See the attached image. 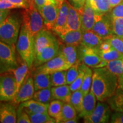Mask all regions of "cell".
<instances>
[{
    "label": "cell",
    "instance_id": "277c9868",
    "mask_svg": "<svg viewBox=\"0 0 123 123\" xmlns=\"http://www.w3.org/2000/svg\"><path fill=\"white\" fill-rule=\"evenodd\" d=\"M22 25L25 26L33 37L45 27L43 19L34 0L29 1V7L22 12Z\"/></svg>",
    "mask_w": 123,
    "mask_h": 123
},
{
    "label": "cell",
    "instance_id": "83f0119b",
    "mask_svg": "<svg viewBox=\"0 0 123 123\" xmlns=\"http://www.w3.org/2000/svg\"><path fill=\"white\" fill-rule=\"evenodd\" d=\"M64 102L59 100H53L49 104L47 112L52 117L54 118L56 123H59L60 118Z\"/></svg>",
    "mask_w": 123,
    "mask_h": 123
},
{
    "label": "cell",
    "instance_id": "f6af8a7d",
    "mask_svg": "<svg viewBox=\"0 0 123 123\" xmlns=\"http://www.w3.org/2000/svg\"><path fill=\"white\" fill-rule=\"evenodd\" d=\"M110 123H123V112H115L112 114L110 119Z\"/></svg>",
    "mask_w": 123,
    "mask_h": 123
},
{
    "label": "cell",
    "instance_id": "ee69618b",
    "mask_svg": "<svg viewBox=\"0 0 123 123\" xmlns=\"http://www.w3.org/2000/svg\"><path fill=\"white\" fill-rule=\"evenodd\" d=\"M18 8L17 6L15 5L10 2V0H0V9L1 10H10V9Z\"/></svg>",
    "mask_w": 123,
    "mask_h": 123
},
{
    "label": "cell",
    "instance_id": "9f6ffc18",
    "mask_svg": "<svg viewBox=\"0 0 123 123\" xmlns=\"http://www.w3.org/2000/svg\"><path fill=\"white\" fill-rule=\"evenodd\" d=\"M58 1H61V2H63V1H64V0H57Z\"/></svg>",
    "mask_w": 123,
    "mask_h": 123
},
{
    "label": "cell",
    "instance_id": "4dcf8cb0",
    "mask_svg": "<svg viewBox=\"0 0 123 123\" xmlns=\"http://www.w3.org/2000/svg\"><path fill=\"white\" fill-rule=\"evenodd\" d=\"M33 99L43 103H49L53 100L51 87L36 91L34 94Z\"/></svg>",
    "mask_w": 123,
    "mask_h": 123
},
{
    "label": "cell",
    "instance_id": "74e56055",
    "mask_svg": "<svg viewBox=\"0 0 123 123\" xmlns=\"http://www.w3.org/2000/svg\"><path fill=\"white\" fill-rule=\"evenodd\" d=\"M85 71H84V64L80 63L79 66V73L78 76L75 79L74 81L70 84V90L72 92H74L75 91L79 90L80 89L81 84L83 81Z\"/></svg>",
    "mask_w": 123,
    "mask_h": 123
},
{
    "label": "cell",
    "instance_id": "d6a6232c",
    "mask_svg": "<svg viewBox=\"0 0 123 123\" xmlns=\"http://www.w3.org/2000/svg\"><path fill=\"white\" fill-rule=\"evenodd\" d=\"M92 9L95 14H105L110 13L112 10L109 0H96Z\"/></svg>",
    "mask_w": 123,
    "mask_h": 123
},
{
    "label": "cell",
    "instance_id": "5b68a950",
    "mask_svg": "<svg viewBox=\"0 0 123 123\" xmlns=\"http://www.w3.org/2000/svg\"><path fill=\"white\" fill-rule=\"evenodd\" d=\"M78 59L81 63L92 68L106 67L108 62L102 59L99 49L91 48L80 44L77 47Z\"/></svg>",
    "mask_w": 123,
    "mask_h": 123
},
{
    "label": "cell",
    "instance_id": "d4e9b609",
    "mask_svg": "<svg viewBox=\"0 0 123 123\" xmlns=\"http://www.w3.org/2000/svg\"><path fill=\"white\" fill-rule=\"evenodd\" d=\"M33 78L35 91L51 87L50 75L43 73H33Z\"/></svg>",
    "mask_w": 123,
    "mask_h": 123
},
{
    "label": "cell",
    "instance_id": "484cf974",
    "mask_svg": "<svg viewBox=\"0 0 123 123\" xmlns=\"http://www.w3.org/2000/svg\"><path fill=\"white\" fill-rule=\"evenodd\" d=\"M107 102L112 111L123 112V91L118 88L115 94L109 98Z\"/></svg>",
    "mask_w": 123,
    "mask_h": 123
},
{
    "label": "cell",
    "instance_id": "11a10c76",
    "mask_svg": "<svg viewBox=\"0 0 123 123\" xmlns=\"http://www.w3.org/2000/svg\"><path fill=\"white\" fill-rule=\"evenodd\" d=\"M77 122H78V119L77 118H75V119L69 120L66 121L65 123H75Z\"/></svg>",
    "mask_w": 123,
    "mask_h": 123
},
{
    "label": "cell",
    "instance_id": "f546056e",
    "mask_svg": "<svg viewBox=\"0 0 123 123\" xmlns=\"http://www.w3.org/2000/svg\"><path fill=\"white\" fill-rule=\"evenodd\" d=\"M84 71H85V74H84V79L80 90L82 92L84 96H85L90 92V90L91 87L93 71L90 68V67L86 66V64H84Z\"/></svg>",
    "mask_w": 123,
    "mask_h": 123
},
{
    "label": "cell",
    "instance_id": "7c38bea8",
    "mask_svg": "<svg viewBox=\"0 0 123 123\" xmlns=\"http://www.w3.org/2000/svg\"><path fill=\"white\" fill-rule=\"evenodd\" d=\"M59 50L60 44L58 41L47 46L35 55L33 67H38L53 59L59 54Z\"/></svg>",
    "mask_w": 123,
    "mask_h": 123
},
{
    "label": "cell",
    "instance_id": "ffe728a7",
    "mask_svg": "<svg viewBox=\"0 0 123 123\" xmlns=\"http://www.w3.org/2000/svg\"><path fill=\"white\" fill-rule=\"evenodd\" d=\"M103 41V38L97 34L93 30H90L83 32L80 44L91 48L99 49Z\"/></svg>",
    "mask_w": 123,
    "mask_h": 123
},
{
    "label": "cell",
    "instance_id": "d6986e66",
    "mask_svg": "<svg viewBox=\"0 0 123 123\" xmlns=\"http://www.w3.org/2000/svg\"><path fill=\"white\" fill-rule=\"evenodd\" d=\"M97 99L91 91L84 96L80 112L79 113L80 117L85 118L91 115L96 105Z\"/></svg>",
    "mask_w": 123,
    "mask_h": 123
},
{
    "label": "cell",
    "instance_id": "4316f807",
    "mask_svg": "<svg viewBox=\"0 0 123 123\" xmlns=\"http://www.w3.org/2000/svg\"><path fill=\"white\" fill-rule=\"evenodd\" d=\"M29 67L26 63L23 62L19 66H18L15 70H14L13 73L17 83V91H19L20 87L22 86L24 81L25 80L28 74Z\"/></svg>",
    "mask_w": 123,
    "mask_h": 123
},
{
    "label": "cell",
    "instance_id": "8d00e7d4",
    "mask_svg": "<svg viewBox=\"0 0 123 123\" xmlns=\"http://www.w3.org/2000/svg\"><path fill=\"white\" fill-rule=\"evenodd\" d=\"M80 62L77 60L76 63L73 66H71L67 70L66 73V81L67 84L70 85L75 80L76 77L78 76L79 73V66L80 64Z\"/></svg>",
    "mask_w": 123,
    "mask_h": 123
},
{
    "label": "cell",
    "instance_id": "f35d334b",
    "mask_svg": "<svg viewBox=\"0 0 123 123\" xmlns=\"http://www.w3.org/2000/svg\"><path fill=\"white\" fill-rule=\"evenodd\" d=\"M110 43L112 47L123 54V39L115 34H112L104 38Z\"/></svg>",
    "mask_w": 123,
    "mask_h": 123
},
{
    "label": "cell",
    "instance_id": "d590c367",
    "mask_svg": "<svg viewBox=\"0 0 123 123\" xmlns=\"http://www.w3.org/2000/svg\"><path fill=\"white\" fill-rule=\"evenodd\" d=\"M84 95L80 90L73 92L70 98V103L76 109L78 113L80 112Z\"/></svg>",
    "mask_w": 123,
    "mask_h": 123
},
{
    "label": "cell",
    "instance_id": "9c48e42d",
    "mask_svg": "<svg viewBox=\"0 0 123 123\" xmlns=\"http://www.w3.org/2000/svg\"><path fill=\"white\" fill-rule=\"evenodd\" d=\"M112 109L105 101H100L96 104L91 115L84 118L86 123H105L110 122L112 115Z\"/></svg>",
    "mask_w": 123,
    "mask_h": 123
},
{
    "label": "cell",
    "instance_id": "e575fe53",
    "mask_svg": "<svg viewBox=\"0 0 123 123\" xmlns=\"http://www.w3.org/2000/svg\"><path fill=\"white\" fill-rule=\"evenodd\" d=\"M108 70L117 76L123 75V59H119L109 61L106 66Z\"/></svg>",
    "mask_w": 123,
    "mask_h": 123
},
{
    "label": "cell",
    "instance_id": "f5cc1de1",
    "mask_svg": "<svg viewBox=\"0 0 123 123\" xmlns=\"http://www.w3.org/2000/svg\"><path fill=\"white\" fill-rule=\"evenodd\" d=\"M118 88L123 91V75L118 76Z\"/></svg>",
    "mask_w": 123,
    "mask_h": 123
},
{
    "label": "cell",
    "instance_id": "681fc988",
    "mask_svg": "<svg viewBox=\"0 0 123 123\" xmlns=\"http://www.w3.org/2000/svg\"><path fill=\"white\" fill-rule=\"evenodd\" d=\"M112 47V46L111 45L110 43L104 39L103 42L101 44L100 46L99 50L101 52H105L110 50Z\"/></svg>",
    "mask_w": 123,
    "mask_h": 123
},
{
    "label": "cell",
    "instance_id": "680465c9",
    "mask_svg": "<svg viewBox=\"0 0 123 123\" xmlns=\"http://www.w3.org/2000/svg\"><path fill=\"white\" fill-rule=\"evenodd\" d=\"M29 1H30V0H29Z\"/></svg>",
    "mask_w": 123,
    "mask_h": 123
},
{
    "label": "cell",
    "instance_id": "60d3db41",
    "mask_svg": "<svg viewBox=\"0 0 123 123\" xmlns=\"http://www.w3.org/2000/svg\"><path fill=\"white\" fill-rule=\"evenodd\" d=\"M100 55L102 59L107 62L113 61V60L123 59V54L119 53L118 51H117L113 47H112L110 50L107 51H100Z\"/></svg>",
    "mask_w": 123,
    "mask_h": 123
},
{
    "label": "cell",
    "instance_id": "e0dca14e",
    "mask_svg": "<svg viewBox=\"0 0 123 123\" xmlns=\"http://www.w3.org/2000/svg\"><path fill=\"white\" fill-rule=\"evenodd\" d=\"M81 30V17L79 10L69 4L67 21L63 30ZM62 30V31H63Z\"/></svg>",
    "mask_w": 123,
    "mask_h": 123
},
{
    "label": "cell",
    "instance_id": "816d5d0a",
    "mask_svg": "<svg viewBox=\"0 0 123 123\" xmlns=\"http://www.w3.org/2000/svg\"><path fill=\"white\" fill-rule=\"evenodd\" d=\"M123 0H109L111 9H112L113 7H116L118 5L120 4Z\"/></svg>",
    "mask_w": 123,
    "mask_h": 123
},
{
    "label": "cell",
    "instance_id": "7a4b0ae2",
    "mask_svg": "<svg viewBox=\"0 0 123 123\" xmlns=\"http://www.w3.org/2000/svg\"><path fill=\"white\" fill-rule=\"evenodd\" d=\"M17 50L29 68H31L35 57L34 39L28 29L22 24L17 42Z\"/></svg>",
    "mask_w": 123,
    "mask_h": 123
},
{
    "label": "cell",
    "instance_id": "52a82bcc",
    "mask_svg": "<svg viewBox=\"0 0 123 123\" xmlns=\"http://www.w3.org/2000/svg\"><path fill=\"white\" fill-rule=\"evenodd\" d=\"M17 93V83L13 74H0V101H12Z\"/></svg>",
    "mask_w": 123,
    "mask_h": 123
},
{
    "label": "cell",
    "instance_id": "ac0fdd59",
    "mask_svg": "<svg viewBox=\"0 0 123 123\" xmlns=\"http://www.w3.org/2000/svg\"><path fill=\"white\" fill-rule=\"evenodd\" d=\"M67 45L78 47L81 44L83 31L80 30H63L57 34Z\"/></svg>",
    "mask_w": 123,
    "mask_h": 123
},
{
    "label": "cell",
    "instance_id": "8992f818",
    "mask_svg": "<svg viewBox=\"0 0 123 123\" xmlns=\"http://www.w3.org/2000/svg\"><path fill=\"white\" fill-rule=\"evenodd\" d=\"M17 67L14 45L0 41V74L12 72Z\"/></svg>",
    "mask_w": 123,
    "mask_h": 123
},
{
    "label": "cell",
    "instance_id": "6f0895ef",
    "mask_svg": "<svg viewBox=\"0 0 123 123\" xmlns=\"http://www.w3.org/2000/svg\"></svg>",
    "mask_w": 123,
    "mask_h": 123
},
{
    "label": "cell",
    "instance_id": "2e32d148",
    "mask_svg": "<svg viewBox=\"0 0 123 123\" xmlns=\"http://www.w3.org/2000/svg\"><path fill=\"white\" fill-rule=\"evenodd\" d=\"M81 17V30L83 32L92 30L95 21V13L92 7L86 2L82 8L79 9Z\"/></svg>",
    "mask_w": 123,
    "mask_h": 123
},
{
    "label": "cell",
    "instance_id": "7dc6e473",
    "mask_svg": "<svg viewBox=\"0 0 123 123\" xmlns=\"http://www.w3.org/2000/svg\"><path fill=\"white\" fill-rule=\"evenodd\" d=\"M35 5L37 6L38 9L41 8L46 5L54 4L57 2V0H34Z\"/></svg>",
    "mask_w": 123,
    "mask_h": 123
},
{
    "label": "cell",
    "instance_id": "f1b7e54d",
    "mask_svg": "<svg viewBox=\"0 0 123 123\" xmlns=\"http://www.w3.org/2000/svg\"><path fill=\"white\" fill-rule=\"evenodd\" d=\"M77 113L76 109L70 103H64L62 110L59 123H65L69 120L77 118Z\"/></svg>",
    "mask_w": 123,
    "mask_h": 123
},
{
    "label": "cell",
    "instance_id": "7bdbcfd3",
    "mask_svg": "<svg viewBox=\"0 0 123 123\" xmlns=\"http://www.w3.org/2000/svg\"><path fill=\"white\" fill-rule=\"evenodd\" d=\"M110 13L111 17L123 18V1L116 7H113Z\"/></svg>",
    "mask_w": 123,
    "mask_h": 123
},
{
    "label": "cell",
    "instance_id": "4fadbf2b",
    "mask_svg": "<svg viewBox=\"0 0 123 123\" xmlns=\"http://www.w3.org/2000/svg\"><path fill=\"white\" fill-rule=\"evenodd\" d=\"M35 55L42 49L54 43L58 40L50 30L44 27L34 37Z\"/></svg>",
    "mask_w": 123,
    "mask_h": 123
},
{
    "label": "cell",
    "instance_id": "7402d4cb",
    "mask_svg": "<svg viewBox=\"0 0 123 123\" xmlns=\"http://www.w3.org/2000/svg\"><path fill=\"white\" fill-rule=\"evenodd\" d=\"M28 114L47 112L49 103H43L35 100L30 99L19 104Z\"/></svg>",
    "mask_w": 123,
    "mask_h": 123
},
{
    "label": "cell",
    "instance_id": "44dd1931",
    "mask_svg": "<svg viewBox=\"0 0 123 123\" xmlns=\"http://www.w3.org/2000/svg\"><path fill=\"white\" fill-rule=\"evenodd\" d=\"M69 4L70 3L66 0H64L62 2L56 23L53 30L56 34L61 33L65 27L67 15H68Z\"/></svg>",
    "mask_w": 123,
    "mask_h": 123
},
{
    "label": "cell",
    "instance_id": "bcb514c9",
    "mask_svg": "<svg viewBox=\"0 0 123 123\" xmlns=\"http://www.w3.org/2000/svg\"><path fill=\"white\" fill-rule=\"evenodd\" d=\"M10 2L17 6L18 8H28L29 6V0H10Z\"/></svg>",
    "mask_w": 123,
    "mask_h": 123
},
{
    "label": "cell",
    "instance_id": "836d02e7",
    "mask_svg": "<svg viewBox=\"0 0 123 123\" xmlns=\"http://www.w3.org/2000/svg\"><path fill=\"white\" fill-rule=\"evenodd\" d=\"M66 73L67 70H62L50 74L51 86L53 87H56L67 84Z\"/></svg>",
    "mask_w": 123,
    "mask_h": 123
},
{
    "label": "cell",
    "instance_id": "f907efd6",
    "mask_svg": "<svg viewBox=\"0 0 123 123\" xmlns=\"http://www.w3.org/2000/svg\"><path fill=\"white\" fill-rule=\"evenodd\" d=\"M10 14V10H1L0 9V24Z\"/></svg>",
    "mask_w": 123,
    "mask_h": 123
},
{
    "label": "cell",
    "instance_id": "ba28073f",
    "mask_svg": "<svg viewBox=\"0 0 123 123\" xmlns=\"http://www.w3.org/2000/svg\"><path fill=\"white\" fill-rule=\"evenodd\" d=\"M70 67L63 55L59 51V54L53 59L42 65L34 67L33 73H43L50 75L59 71L67 70Z\"/></svg>",
    "mask_w": 123,
    "mask_h": 123
},
{
    "label": "cell",
    "instance_id": "3957f363",
    "mask_svg": "<svg viewBox=\"0 0 123 123\" xmlns=\"http://www.w3.org/2000/svg\"><path fill=\"white\" fill-rule=\"evenodd\" d=\"M22 24V21L18 15L9 14L0 24V41L14 45L18 41Z\"/></svg>",
    "mask_w": 123,
    "mask_h": 123
},
{
    "label": "cell",
    "instance_id": "1f68e13d",
    "mask_svg": "<svg viewBox=\"0 0 123 123\" xmlns=\"http://www.w3.org/2000/svg\"><path fill=\"white\" fill-rule=\"evenodd\" d=\"M31 123H55L56 120L49 115L48 112L28 114Z\"/></svg>",
    "mask_w": 123,
    "mask_h": 123
},
{
    "label": "cell",
    "instance_id": "b9f144b4",
    "mask_svg": "<svg viewBox=\"0 0 123 123\" xmlns=\"http://www.w3.org/2000/svg\"><path fill=\"white\" fill-rule=\"evenodd\" d=\"M17 123H31L28 113L20 105L17 109Z\"/></svg>",
    "mask_w": 123,
    "mask_h": 123
},
{
    "label": "cell",
    "instance_id": "c3c4849f",
    "mask_svg": "<svg viewBox=\"0 0 123 123\" xmlns=\"http://www.w3.org/2000/svg\"><path fill=\"white\" fill-rule=\"evenodd\" d=\"M70 1L71 5L78 10L82 8L86 2V0H70Z\"/></svg>",
    "mask_w": 123,
    "mask_h": 123
},
{
    "label": "cell",
    "instance_id": "ab89813d",
    "mask_svg": "<svg viewBox=\"0 0 123 123\" xmlns=\"http://www.w3.org/2000/svg\"><path fill=\"white\" fill-rule=\"evenodd\" d=\"M111 18L113 34L123 39V18Z\"/></svg>",
    "mask_w": 123,
    "mask_h": 123
},
{
    "label": "cell",
    "instance_id": "603a6c76",
    "mask_svg": "<svg viewBox=\"0 0 123 123\" xmlns=\"http://www.w3.org/2000/svg\"><path fill=\"white\" fill-rule=\"evenodd\" d=\"M71 92L68 84L56 86L51 88L53 99L59 100L64 103H70Z\"/></svg>",
    "mask_w": 123,
    "mask_h": 123
},
{
    "label": "cell",
    "instance_id": "30bf717a",
    "mask_svg": "<svg viewBox=\"0 0 123 123\" xmlns=\"http://www.w3.org/2000/svg\"><path fill=\"white\" fill-rule=\"evenodd\" d=\"M62 2L57 1L56 2L46 5L38 9L43 19L44 26L49 30H53L54 27Z\"/></svg>",
    "mask_w": 123,
    "mask_h": 123
},
{
    "label": "cell",
    "instance_id": "cb8c5ba5",
    "mask_svg": "<svg viewBox=\"0 0 123 123\" xmlns=\"http://www.w3.org/2000/svg\"><path fill=\"white\" fill-rule=\"evenodd\" d=\"M59 51L63 55L67 63L71 67L78 60L77 47L72 45H63L60 46Z\"/></svg>",
    "mask_w": 123,
    "mask_h": 123
},
{
    "label": "cell",
    "instance_id": "9a60e30c",
    "mask_svg": "<svg viewBox=\"0 0 123 123\" xmlns=\"http://www.w3.org/2000/svg\"><path fill=\"white\" fill-rule=\"evenodd\" d=\"M0 101V123H17V108L13 103Z\"/></svg>",
    "mask_w": 123,
    "mask_h": 123
},
{
    "label": "cell",
    "instance_id": "5bb4252c",
    "mask_svg": "<svg viewBox=\"0 0 123 123\" xmlns=\"http://www.w3.org/2000/svg\"><path fill=\"white\" fill-rule=\"evenodd\" d=\"M34 91L33 78L29 76L25 80L12 101L15 104H17L31 99L33 98Z\"/></svg>",
    "mask_w": 123,
    "mask_h": 123
},
{
    "label": "cell",
    "instance_id": "db71d44e",
    "mask_svg": "<svg viewBox=\"0 0 123 123\" xmlns=\"http://www.w3.org/2000/svg\"><path fill=\"white\" fill-rule=\"evenodd\" d=\"M96 0H86V2L88 3V4L90 5L92 7H93V5L95 4V2Z\"/></svg>",
    "mask_w": 123,
    "mask_h": 123
},
{
    "label": "cell",
    "instance_id": "8fae6325",
    "mask_svg": "<svg viewBox=\"0 0 123 123\" xmlns=\"http://www.w3.org/2000/svg\"><path fill=\"white\" fill-rule=\"evenodd\" d=\"M92 30L102 38L113 34L110 14H95V21Z\"/></svg>",
    "mask_w": 123,
    "mask_h": 123
},
{
    "label": "cell",
    "instance_id": "6da1fadb",
    "mask_svg": "<svg viewBox=\"0 0 123 123\" xmlns=\"http://www.w3.org/2000/svg\"><path fill=\"white\" fill-rule=\"evenodd\" d=\"M118 88V76L106 67L95 68L92 75L91 91L100 101H107Z\"/></svg>",
    "mask_w": 123,
    "mask_h": 123
}]
</instances>
